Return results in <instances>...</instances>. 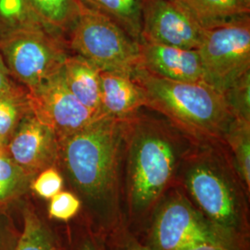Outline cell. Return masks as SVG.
Here are the masks:
<instances>
[{
  "instance_id": "1",
  "label": "cell",
  "mask_w": 250,
  "mask_h": 250,
  "mask_svg": "<svg viewBox=\"0 0 250 250\" xmlns=\"http://www.w3.org/2000/svg\"><path fill=\"white\" fill-rule=\"evenodd\" d=\"M197 139L144 107L124 120L121 207L125 227L138 237Z\"/></svg>"
},
{
  "instance_id": "2",
  "label": "cell",
  "mask_w": 250,
  "mask_h": 250,
  "mask_svg": "<svg viewBox=\"0 0 250 250\" xmlns=\"http://www.w3.org/2000/svg\"><path fill=\"white\" fill-rule=\"evenodd\" d=\"M123 143L124 120L105 115L59 140L56 167L68 190L79 197L80 214L103 238L124 223Z\"/></svg>"
},
{
  "instance_id": "3",
  "label": "cell",
  "mask_w": 250,
  "mask_h": 250,
  "mask_svg": "<svg viewBox=\"0 0 250 250\" xmlns=\"http://www.w3.org/2000/svg\"><path fill=\"white\" fill-rule=\"evenodd\" d=\"M176 184L219 245L250 250V191L224 142L196 140L182 161Z\"/></svg>"
},
{
  "instance_id": "4",
  "label": "cell",
  "mask_w": 250,
  "mask_h": 250,
  "mask_svg": "<svg viewBox=\"0 0 250 250\" xmlns=\"http://www.w3.org/2000/svg\"><path fill=\"white\" fill-rule=\"evenodd\" d=\"M134 78L145 92L146 108L194 139L224 142L233 117L222 94L205 83L166 80L142 69Z\"/></svg>"
},
{
  "instance_id": "5",
  "label": "cell",
  "mask_w": 250,
  "mask_h": 250,
  "mask_svg": "<svg viewBox=\"0 0 250 250\" xmlns=\"http://www.w3.org/2000/svg\"><path fill=\"white\" fill-rule=\"evenodd\" d=\"M66 44L70 53L85 59L101 72L134 77L141 68L140 44L111 20L83 7Z\"/></svg>"
},
{
  "instance_id": "6",
  "label": "cell",
  "mask_w": 250,
  "mask_h": 250,
  "mask_svg": "<svg viewBox=\"0 0 250 250\" xmlns=\"http://www.w3.org/2000/svg\"><path fill=\"white\" fill-rule=\"evenodd\" d=\"M70 54L66 39L44 27L21 28L0 40L11 77L28 91L61 72Z\"/></svg>"
},
{
  "instance_id": "7",
  "label": "cell",
  "mask_w": 250,
  "mask_h": 250,
  "mask_svg": "<svg viewBox=\"0 0 250 250\" xmlns=\"http://www.w3.org/2000/svg\"><path fill=\"white\" fill-rule=\"evenodd\" d=\"M205 83L223 94L235 81L250 72V17L204 29L197 48Z\"/></svg>"
},
{
  "instance_id": "8",
  "label": "cell",
  "mask_w": 250,
  "mask_h": 250,
  "mask_svg": "<svg viewBox=\"0 0 250 250\" xmlns=\"http://www.w3.org/2000/svg\"><path fill=\"white\" fill-rule=\"evenodd\" d=\"M137 238L151 250H180L199 242L218 244L177 184L161 198L146 228Z\"/></svg>"
},
{
  "instance_id": "9",
  "label": "cell",
  "mask_w": 250,
  "mask_h": 250,
  "mask_svg": "<svg viewBox=\"0 0 250 250\" xmlns=\"http://www.w3.org/2000/svg\"><path fill=\"white\" fill-rule=\"evenodd\" d=\"M62 70L28 91L32 111L53 130L59 140L80 131L100 117L73 96L65 83Z\"/></svg>"
},
{
  "instance_id": "10",
  "label": "cell",
  "mask_w": 250,
  "mask_h": 250,
  "mask_svg": "<svg viewBox=\"0 0 250 250\" xmlns=\"http://www.w3.org/2000/svg\"><path fill=\"white\" fill-rule=\"evenodd\" d=\"M204 29L175 0H145L141 42L197 49Z\"/></svg>"
},
{
  "instance_id": "11",
  "label": "cell",
  "mask_w": 250,
  "mask_h": 250,
  "mask_svg": "<svg viewBox=\"0 0 250 250\" xmlns=\"http://www.w3.org/2000/svg\"><path fill=\"white\" fill-rule=\"evenodd\" d=\"M59 139L53 130L32 109L22 118L14 134L1 150L29 176L56 166Z\"/></svg>"
},
{
  "instance_id": "12",
  "label": "cell",
  "mask_w": 250,
  "mask_h": 250,
  "mask_svg": "<svg viewBox=\"0 0 250 250\" xmlns=\"http://www.w3.org/2000/svg\"><path fill=\"white\" fill-rule=\"evenodd\" d=\"M140 55V69L155 76L175 82L205 83L197 49L141 42Z\"/></svg>"
},
{
  "instance_id": "13",
  "label": "cell",
  "mask_w": 250,
  "mask_h": 250,
  "mask_svg": "<svg viewBox=\"0 0 250 250\" xmlns=\"http://www.w3.org/2000/svg\"><path fill=\"white\" fill-rule=\"evenodd\" d=\"M101 113L126 120L146 106L142 86L133 76L112 72H101Z\"/></svg>"
},
{
  "instance_id": "14",
  "label": "cell",
  "mask_w": 250,
  "mask_h": 250,
  "mask_svg": "<svg viewBox=\"0 0 250 250\" xmlns=\"http://www.w3.org/2000/svg\"><path fill=\"white\" fill-rule=\"evenodd\" d=\"M21 232L15 250H59L56 224L31 193L18 203Z\"/></svg>"
},
{
  "instance_id": "15",
  "label": "cell",
  "mask_w": 250,
  "mask_h": 250,
  "mask_svg": "<svg viewBox=\"0 0 250 250\" xmlns=\"http://www.w3.org/2000/svg\"><path fill=\"white\" fill-rule=\"evenodd\" d=\"M63 76L73 96L99 116L101 113V71L80 56L70 54L63 65Z\"/></svg>"
},
{
  "instance_id": "16",
  "label": "cell",
  "mask_w": 250,
  "mask_h": 250,
  "mask_svg": "<svg viewBox=\"0 0 250 250\" xmlns=\"http://www.w3.org/2000/svg\"><path fill=\"white\" fill-rule=\"evenodd\" d=\"M203 29L250 16V0H175Z\"/></svg>"
},
{
  "instance_id": "17",
  "label": "cell",
  "mask_w": 250,
  "mask_h": 250,
  "mask_svg": "<svg viewBox=\"0 0 250 250\" xmlns=\"http://www.w3.org/2000/svg\"><path fill=\"white\" fill-rule=\"evenodd\" d=\"M79 2L81 7L106 16L135 41L141 43L145 0H79Z\"/></svg>"
},
{
  "instance_id": "18",
  "label": "cell",
  "mask_w": 250,
  "mask_h": 250,
  "mask_svg": "<svg viewBox=\"0 0 250 250\" xmlns=\"http://www.w3.org/2000/svg\"><path fill=\"white\" fill-rule=\"evenodd\" d=\"M25 2L47 30L65 39L82 9L79 0H25Z\"/></svg>"
},
{
  "instance_id": "19",
  "label": "cell",
  "mask_w": 250,
  "mask_h": 250,
  "mask_svg": "<svg viewBox=\"0 0 250 250\" xmlns=\"http://www.w3.org/2000/svg\"><path fill=\"white\" fill-rule=\"evenodd\" d=\"M59 250H107L104 238L93 231L79 213L66 224H55Z\"/></svg>"
},
{
  "instance_id": "20",
  "label": "cell",
  "mask_w": 250,
  "mask_h": 250,
  "mask_svg": "<svg viewBox=\"0 0 250 250\" xmlns=\"http://www.w3.org/2000/svg\"><path fill=\"white\" fill-rule=\"evenodd\" d=\"M33 179L0 150V209L17 205L30 194Z\"/></svg>"
},
{
  "instance_id": "21",
  "label": "cell",
  "mask_w": 250,
  "mask_h": 250,
  "mask_svg": "<svg viewBox=\"0 0 250 250\" xmlns=\"http://www.w3.org/2000/svg\"><path fill=\"white\" fill-rule=\"evenodd\" d=\"M31 109L29 92L23 86L0 96V150L6 146L22 118Z\"/></svg>"
},
{
  "instance_id": "22",
  "label": "cell",
  "mask_w": 250,
  "mask_h": 250,
  "mask_svg": "<svg viewBox=\"0 0 250 250\" xmlns=\"http://www.w3.org/2000/svg\"><path fill=\"white\" fill-rule=\"evenodd\" d=\"M224 143L239 176L250 191V122L233 119Z\"/></svg>"
},
{
  "instance_id": "23",
  "label": "cell",
  "mask_w": 250,
  "mask_h": 250,
  "mask_svg": "<svg viewBox=\"0 0 250 250\" xmlns=\"http://www.w3.org/2000/svg\"><path fill=\"white\" fill-rule=\"evenodd\" d=\"M31 27L45 28L25 0H0V40L19 29Z\"/></svg>"
},
{
  "instance_id": "24",
  "label": "cell",
  "mask_w": 250,
  "mask_h": 250,
  "mask_svg": "<svg viewBox=\"0 0 250 250\" xmlns=\"http://www.w3.org/2000/svg\"><path fill=\"white\" fill-rule=\"evenodd\" d=\"M222 96L233 119L250 122V72L235 81Z\"/></svg>"
},
{
  "instance_id": "25",
  "label": "cell",
  "mask_w": 250,
  "mask_h": 250,
  "mask_svg": "<svg viewBox=\"0 0 250 250\" xmlns=\"http://www.w3.org/2000/svg\"><path fill=\"white\" fill-rule=\"evenodd\" d=\"M82 203L79 197L70 190L61 191L47 201L45 213L54 223L66 224L80 213Z\"/></svg>"
},
{
  "instance_id": "26",
  "label": "cell",
  "mask_w": 250,
  "mask_h": 250,
  "mask_svg": "<svg viewBox=\"0 0 250 250\" xmlns=\"http://www.w3.org/2000/svg\"><path fill=\"white\" fill-rule=\"evenodd\" d=\"M65 183L60 170L52 166L36 174L30 187V192L37 199L48 201L62 191Z\"/></svg>"
},
{
  "instance_id": "27",
  "label": "cell",
  "mask_w": 250,
  "mask_h": 250,
  "mask_svg": "<svg viewBox=\"0 0 250 250\" xmlns=\"http://www.w3.org/2000/svg\"><path fill=\"white\" fill-rule=\"evenodd\" d=\"M21 232L18 204L0 209V250H15Z\"/></svg>"
},
{
  "instance_id": "28",
  "label": "cell",
  "mask_w": 250,
  "mask_h": 250,
  "mask_svg": "<svg viewBox=\"0 0 250 250\" xmlns=\"http://www.w3.org/2000/svg\"><path fill=\"white\" fill-rule=\"evenodd\" d=\"M107 250H151L130 232L124 223L104 237Z\"/></svg>"
},
{
  "instance_id": "29",
  "label": "cell",
  "mask_w": 250,
  "mask_h": 250,
  "mask_svg": "<svg viewBox=\"0 0 250 250\" xmlns=\"http://www.w3.org/2000/svg\"><path fill=\"white\" fill-rule=\"evenodd\" d=\"M21 84L14 80L0 55V96L17 89Z\"/></svg>"
},
{
  "instance_id": "30",
  "label": "cell",
  "mask_w": 250,
  "mask_h": 250,
  "mask_svg": "<svg viewBox=\"0 0 250 250\" xmlns=\"http://www.w3.org/2000/svg\"><path fill=\"white\" fill-rule=\"evenodd\" d=\"M180 250H228L223 246L213 242H199Z\"/></svg>"
}]
</instances>
